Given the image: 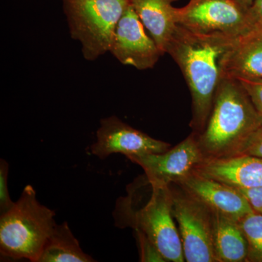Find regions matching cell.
I'll return each instance as SVG.
<instances>
[{"label": "cell", "mask_w": 262, "mask_h": 262, "mask_svg": "<svg viewBox=\"0 0 262 262\" xmlns=\"http://www.w3.org/2000/svg\"><path fill=\"white\" fill-rule=\"evenodd\" d=\"M235 39L221 34H199L179 25L167 48L166 53L180 67L192 95L190 125L196 135L206 127L223 77L224 60Z\"/></svg>", "instance_id": "obj_1"}, {"label": "cell", "mask_w": 262, "mask_h": 262, "mask_svg": "<svg viewBox=\"0 0 262 262\" xmlns=\"http://www.w3.org/2000/svg\"><path fill=\"white\" fill-rule=\"evenodd\" d=\"M262 117L244 86L236 79L223 77L215 91L206 127L196 135L205 159L238 155Z\"/></svg>", "instance_id": "obj_2"}, {"label": "cell", "mask_w": 262, "mask_h": 262, "mask_svg": "<svg viewBox=\"0 0 262 262\" xmlns=\"http://www.w3.org/2000/svg\"><path fill=\"white\" fill-rule=\"evenodd\" d=\"M149 183V196L144 204L140 205L129 193L117 200L113 211L115 225L141 231L166 261H185L179 229L174 222L170 185Z\"/></svg>", "instance_id": "obj_3"}, {"label": "cell", "mask_w": 262, "mask_h": 262, "mask_svg": "<svg viewBox=\"0 0 262 262\" xmlns=\"http://www.w3.org/2000/svg\"><path fill=\"white\" fill-rule=\"evenodd\" d=\"M56 213L37 201L27 185L9 211L0 215V253L11 259L38 262L57 225Z\"/></svg>", "instance_id": "obj_4"}, {"label": "cell", "mask_w": 262, "mask_h": 262, "mask_svg": "<svg viewBox=\"0 0 262 262\" xmlns=\"http://www.w3.org/2000/svg\"><path fill=\"white\" fill-rule=\"evenodd\" d=\"M130 5V0H63L71 36L80 41L86 60L110 51L117 24Z\"/></svg>", "instance_id": "obj_5"}, {"label": "cell", "mask_w": 262, "mask_h": 262, "mask_svg": "<svg viewBox=\"0 0 262 262\" xmlns=\"http://www.w3.org/2000/svg\"><path fill=\"white\" fill-rule=\"evenodd\" d=\"M170 188L172 212L178 225L185 261L218 262L213 247L211 210L180 187H175V184H170Z\"/></svg>", "instance_id": "obj_6"}, {"label": "cell", "mask_w": 262, "mask_h": 262, "mask_svg": "<svg viewBox=\"0 0 262 262\" xmlns=\"http://www.w3.org/2000/svg\"><path fill=\"white\" fill-rule=\"evenodd\" d=\"M178 24L199 34L237 38L255 24L234 0H198L179 8Z\"/></svg>", "instance_id": "obj_7"}, {"label": "cell", "mask_w": 262, "mask_h": 262, "mask_svg": "<svg viewBox=\"0 0 262 262\" xmlns=\"http://www.w3.org/2000/svg\"><path fill=\"white\" fill-rule=\"evenodd\" d=\"M127 158L144 170L148 182L160 185L179 182L206 160L194 133L164 152L135 155Z\"/></svg>", "instance_id": "obj_8"}, {"label": "cell", "mask_w": 262, "mask_h": 262, "mask_svg": "<svg viewBox=\"0 0 262 262\" xmlns=\"http://www.w3.org/2000/svg\"><path fill=\"white\" fill-rule=\"evenodd\" d=\"M170 148L168 143L153 139L122 122L118 117L111 116L101 120L96 132V141L91 146V151L103 160L118 153L128 158L162 153Z\"/></svg>", "instance_id": "obj_9"}, {"label": "cell", "mask_w": 262, "mask_h": 262, "mask_svg": "<svg viewBox=\"0 0 262 262\" xmlns=\"http://www.w3.org/2000/svg\"><path fill=\"white\" fill-rule=\"evenodd\" d=\"M144 27L130 5L117 24L110 51L122 64L139 70L152 68L163 55Z\"/></svg>", "instance_id": "obj_10"}, {"label": "cell", "mask_w": 262, "mask_h": 262, "mask_svg": "<svg viewBox=\"0 0 262 262\" xmlns=\"http://www.w3.org/2000/svg\"><path fill=\"white\" fill-rule=\"evenodd\" d=\"M176 184L211 211L219 212L234 220H239L253 211L239 189L202 175L195 170Z\"/></svg>", "instance_id": "obj_11"}, {"label": "cell", "mask_w": 262, "mask_h": 262, "mask_svg": "<svg viewBox=\"0 0 262 262\" xmlns=\"http://www.w3.org/2000/svg\"><path fill=\"white\" fill-rule=\"evenodd\" d=\"M194 170L237 189L262 187V158L257 157L239 155L206 159Z\"/></svg>", "instance_id": "obj_12"}, {"label": "cell", "mask_w": 262, "mask_h": 262, "mask_svg": "<svg viewBox=\"0 0 262 262\" xmlns=\"http://www.w3.org/2000/svg\"><path fill=\"white\" fill-rule=\"evenodd\" d=\"M223 77L236 80L262 79V24H255L236 38L224 60Z\"/></svg>", "instance_id": "obj_13"}, {"label": "cell", "mask_w": 262, "mask_h": 262, "mask_svg": "<svg viewBox=\"0 0 262 262\" xmlns=\"http://www.w3.org/2000/svg\"><path fill=\"white\" fill-rule=\"evenodd\" d=\"M177 0H130L136 14L163 55L166 53L179 26V8L172 5Z\"/></svg>", "instance_id": "obj_14"}, {"label": "cell", "mask_w": 262, "mask_h": 262, "mask_svg": "<svg viewBox=\"0 0 262 262\" xmlns=\"http://www.w3.org/2000/svg\"><path fill=\"white\" fill-rule=\"evenodd\" d=\"M212 212L213 242L218 262L247 261L248 244L237 220Z\"/></svg>", "instance_id": "obj_15"}, {"label": "cell", "mask_w": 262, "mask_h": 262, "mask_svg": "<svg viewBox=\"0 0 262 262\" xmlns=\"http://www.w3.org/2000/svg\"><path fill=\"white\" fill-rule=\"evenodd\" d=\"M96 261L82 251L67 222L56 225L38 262Z\"/></svg>", "instance_id": "obj_16"}, {"label": "cell", "mask_w": 262, "mask_h": 262, "mask_svg": "<svg viewBox=\"0 0 262 262\" xmlns=\"http://www.w3.org/2000/svg\"><path fill=\"white\" fill-rule=\"evenodd\" d=\"M237 222L247 241V261L262 262V214L253 211Z\"/></svg>", "instance_id": "obj_17"}, {"label": "cell", "mask_w": 262, "mask_h": 262, "mask_svg": "<svg viewBox=\"0 0 262 262\" xmlns=\"http://www.w3.org/2000/svg\"><path fill=\"white\" fill-rule=\"evenodd\" d=\"M136 238L139 246L140 261L143 262H165L166 260L158 248L141 231L135 230Z\"/></svg>", "instance_id": "obj_18"}, {"label": "cell", "mask_w": 262, "mask_h": 262, "mask_svg": "<svg viewBox=\"0 0 262 262\" xmlns=\"http://www.w3.org/2000/svg\"><path fill=\"white\" fill-rule=\"evenodd\" d=\"M8 174L9 164L5 160H0V215L9 211L15 204L10 196Z\"/></svg>", "instance_id": "obj_19"}, {"label": "cell", "mask_w": 262, "mask_h": 262, "mask_svg": "<svg viewBox=\"0 0 262 262\" xmlns=\"http://www.w3.org/2000/svg\"><path fill=\"white\" fill-rule=\"evenodd\" d=\"M237 80L244 86L255 108L262 117V79Z\"/></svg>", "instance_id": "obj_20"}, {"label": "cell", "mask_w": 262, "mask_h": 262, "mask_svg": "<svg viewBox=\"0 0 262 262\" xmlns=\"http://www.w3.org/2000/svg\"><path fill=\"white\" fill-rule=\"evenodd\" d=\"M239 155H251L262 158V126L250 136Z\"/></svg>", "instance_id": "obj_21"}, {"label": "cell", "mask_w": 262, "mask_h": 262, "mask_svg": "<svg viewBox=\"0 0 262 262\" xmlns=\"http://www.w3.org/2000/svg\"><path fill=\"white\" fill-rule=\"evenodd\" d=\"M239 190L246 196L253 211L262 214V187Z\"/></svg>", "instance_id": "obj_22"}, {"label": "cell", "mask_w": 262, "mask_h": 262, "mask_svg": "<svg viewBox=\"0 0 262 262\" xmlns=\"http://www.w3.org/2000/svg\"><path fill=\"white\" fill-rule=\"evenodd\" d=\"M248 13L253 23L262 24V0H254Z\"/></svg>", "instance_id": "obj_23"}, {"label": "cell", "mask_w": 262, "mask_h": 262, "mask_svg": "<svg viewBox=\"0 0 262 262\" xmlns=\"http://www.w3.org/2000/svg\"><path fill=\"white\" fill-rule=\"evenodd\" d=\"M236 3H238L245 10H249L252 6L254 0H234Z\"/></svg>", "instance_id": "obj_24"}, {"label": "cell", "mask_w": 262, "mask_h": 262, "mask_svg": "<svg viewBox=\"0 0 262 262\" xmlns=\"http://www.w3.org/2000/svg\"><path fill=\"white\" fill-rule=\"evenodd\" d=\"M196 1H198V0H190V1H189V3H194V2Z\"/></svg>", "instance_id": "obj_25"}]
</instances>
